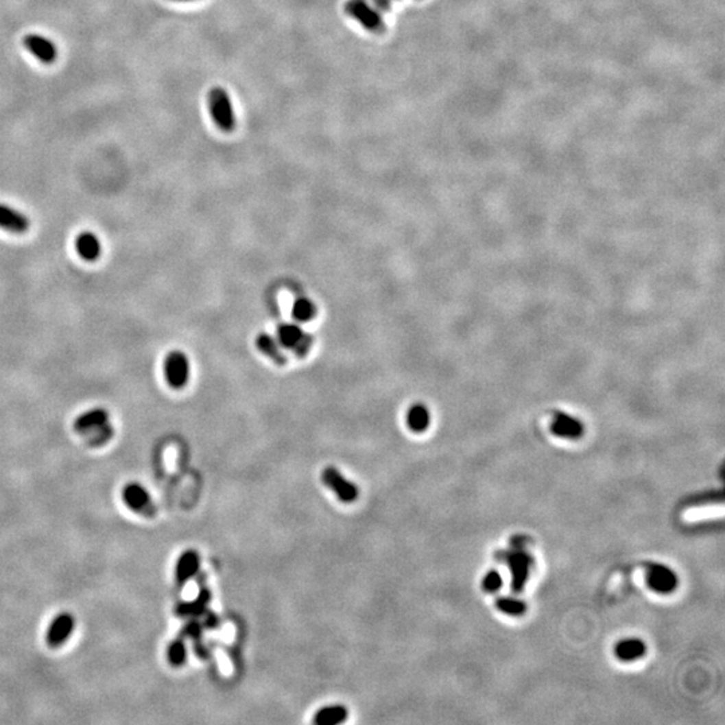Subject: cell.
<instances>
[{
  "instance_id": "obj_1",
  "label": "cell",
  "mask_w": 725,
  "mask_h": 725,
  "mask_svg": "<svg viewBox=\"0 0 725 725\" xmlns=\"http://www.w3.org/2000/svg\"><path fill=\"white\" fill-rule=\"evenodd\" d=\"M207 105L217 128L224 133H231L237 126V117L228 93L221 86L213 88L207 95Z\"/></svg>"
},
{
  "instance_id": "obj_2",
  "label": "cell",
  "mask_w": 725,
  "mask_h": 725,
  "mask_svg": "<svg viewBox=\"0 0 725 725\" xmlns=\"http://www.w3.org/2000/svg\"><path fill=\"white\" fill-rule=\"evenodd\" d=\"M344 11L349 18L360 23L367 32L383 34L385 32V22L381 12L368 0H347Z\"/></svg>"
},
{
  "instance_id": "obj_3",
  "label": "cell",
  "mask_w": 725,
  "mask_h": 725,
  "mask_svg": "<svg viewBox=\"0 0 725 725\" xmlns=\"http://www.w3.org/2000/svg\"><path fill=\"white\" fill-rule=\"evenodd\" d=\"M506 563L512 572L513 590L517 593L523 591L530 578V572H531V567L534 563L532 556L521 548H514L513 551L506 554Z\"/></svg>"
},
{
  "instance_id": "obj_4",
  "label": "cell",
  "mask_w": 725,
  "mask_h": 725,
  "mask_svg": "<svg viewBox=\"0 0 725 725\" xmlns=\"http://www.w3.org/2000/svg\"><path fill=\"white\" fill-rule=\"evenodd\" d=\"M164 375L171 387H185L189 379V360L186 353L180 350L169 352L164 360Z\"/></svg>"
},
{
  "instance_id": "obj_5",
  "label": "cell",
  "mask_w": 725,
  "mask_h": 725,
  "mask_svg": "<svg viewBox=\"0 0 725 725\" xmlns=\"http://www.w3.org/2000/svg\"><path fill=\"white\" fill-rule=\"evenodd\" d=\"M322 482L325 486H328L342 503L350 504L355 503L359 497V489L357 486L348 481L347 478L340 473L336 468L329 466L322 472Z\"/></svg>"
},
{
  "instance_id": "obj_6",
  "label": "cell",
  "mask_w": 725,
  "mask_h": 725,
  "mask_svg": "<svg viewBox=\"0 0 725 725\" xmlns=\"http://www.w3.org/2000/svg\"><path fill=\"white\" fill-rule=\"evenodd\" d=\"M278 342L283 347L298 355L308 353L312 346V337L298 324H283L278 328Z\"/></svg>"
},
{
  "instance_id": "obj_7",
  "label": "cell",
  "mask_w": 725,
  "mask_h": 725,
  "mask_svg": "<svg viewBox=\"0 0 725 725\" xmlns=\"http://www.w3.org/2000/svg\"><path fill=\"white\" fill-rule=\"evenodd\" d=\"M646 580L649 589L658 594H670L678 586V578L676 572L671 568L658 563L649 564Z\"/></svg>"
},
{
  "instance_id": "obj_8",
  "label": "cell",
  "mask_w": 725,
  "mask_h": 725,
  "mask_svg": "<svg viewBox=\"0 0 725 725\" xmlns=\"http://www.w3.org/2000/svg\"><path fill=\"white\" fill-rule=\"evenodd\" d=\"M123 501L133 512L143 513V514L155 513V508L152 505L150 493L143 485L137 482H130L126 485V488L123 489Z\"/></svg>"
},
{
  "instance_id": "obj_9",
  "label": "cell",
  "mask_w": 725,
  "mask_h": 725,
  "mask_svg": "<svg viewBox=\"0 0 725 725\" xmlns=\"http://www.w3.org/2000/svg\"><path fill=\"white\" fill-rule=\"evenodd\" d=\"M75 628L74 617L69 613L58 614L50 623L46 632V643L50 647H60L71 637Z\"/></svg>"
},
{
  "instance_id": "obj_10",
  "label": "cell",
  "mask_w": 725,
  "mask_h": 725,
  "mask_svg": "<svg viewBox=\"0 0 725 725\" xmlns=\"http://www.w3.org/2000/svg\"><path fill=\"white\" fill-rule=\"evenodd\" d=\"M23 45L40 62L53 63L57 60L58 51L56 45L43 35L29 34L23 38Z\"/></svg>"
},
{
  "instance_id": "obj_11",
  "label": "cell",
  "mask_w": 725,
  "mask_h": 725,
  "mask_svg": "<svg viewBox=\"0 0 725 725\" xmlns=\"http://www.w3.org/2000/svg\"><path fill=\"white\" fill-rule=\"evenodd\" d=\"M551 430L559 438L578 440L583 436L584 427H583V423L578 418L559 411L555 414V419L552 422Z\"/></svg>"
},
{
  "instance_id": "obj_12",
  "label": "cell",
  "mask_w": 725,
  "mask_h": 725,
  "mask_svg": "<svg viewBox=\"0 0 725 725\" xmlns=\"http://www.w3.org/2000/svg\"><path fill=\"white\" fill-rule=\"evenodd\" d=\"M199 568H200V556L198 555V552L193 549L185 551L176 562V567H175L176 583L180 587L185 586L198 573Z\"/></svg>"
},
{
  "instance_id": "obj_13",
  "label": "cell",
  "mask_w": 725,
  "mask_h": 725,
  "mask_svg": "<svg viewBox=\"0 0 725 725\" xmlns=\"http://www.w3.org/2000/svg\"><path fill=\"white\" fill-rule=\"evenodd\" d=\"M30 227V219L21 211L0 203V228L22 234Z\"/></svg>"
},
{
  "instance_id": "obj_14",
  "label": "cell",
  "mask_w": 725,
  "mask_h": 725,
  "mask_svg": "<svg viewBox=\"0 0 725 725\" xmlns=\"http://www.w3.org/2000/svg\"><path fill=\"white\" fill-rule=\"evenodd\" d=\"M109 423V412L105 409H93L81 414L74 420V429L78 433L99 430Z\"/></svg>"
},
{
  "instance_id": "obj_15",
  "label": "cell",
  "mask_w": 725,
  "mask_h": 725,
  "mask_svg": "<svg viewBox=\"0 0 725 725\" xmlns=\"http://www.w3.org/2000/svg\"><path fill=\"white\" fill-rule=\"evenodd\" d=\"M614 653L621 661L631 663L645 656L646 645L638 638H626L615 645Z\"/></svg>"
},
{
  "instance_id": "obj_16",
  "label": "cell",
  "mask_w": 725,
  "mask_h": 725,
  "mask_svg": "<svg viewBox=\"0 0 725 725\" xmlns=\"http://www.w3.org/2000/svg\"><path fill=\"white\" fill-rule=\"evenodd\" d=\"M210 600H211L210 590L202 589L195 599L179 604L176 608V614L180 617H192V618L200 617L206 613Z\"/></svg>"
},
{
  "instance_id": "obj_17",
  "label": "cell",
  "mask_w": 725,
  "mask_h": 725,
  "mask_svg": "<svg viewBox=\"0 0 725 725\" xmlns=\"http://www.w3.org/2000/svg\"><path fill=\"white\" fill-rule=\"evenodd\" d=\"M75 249L85 261H95L101 255V242L93 233H81L75 239Z\"/></svg>"
},
{
  "instance_id": "obj_18",
  "label": "cell",
  "mask_w": 725,
  "mask_h": 725,
  "mask_svg": "<svg viewBox=\"0 0 725 725\" xmlns=\"http://www.w3.org/2000/svg\"><path fill=\"white\" fill-rule=\"evenodd\" d=\"M348 719V711L343 705H332L321 708L316 713L313 723L318 725L342 724Z\"/></svg>"
},
{
  "instance_id": "obj_19",
  "label": "cell",
  "mask_w": 725,
  "mask_h": 725,
  "mask_svg": "<svg viewBox=\"0 0 725 725\" xmlns=\"http://www.w3.org/2000/svg\"><path fill=\"white\" fill-rule=\"evenodd\" d=\"M407 426L414 433H423L430 426V411L425 405H414L407 412Z\"/></svg>"
},
{
  "instance_id": "obj_20",
  "label": "cell",
  "mask_w": 725,
  "mask_h": 725,
  "mask_svg": "<svg viewBox=\"0 0 725 725\" xmlns=\"http://www.w3.org/2000/svg\"><path fill=\"white\" fill-rule=\"evenodd\" d=\"M257 346L259 348L261 352H263L266 356H269L272 360L277 361V363H285L286 359H285V355L281 350V344L278 342V339L273 337L272 335L269 333H261L257 339Z\"/></svg>"
},
{
  "instance_id": "obj_21",
  "label": "cell",
  "mask_w": 725,
  "mask_h": 725,
  "mask_svg": "<svg viewBox=\"0 0 725 725\" xmlns=\"http://www.w3.org/2000/svg\"><path fill=\"white\" fill-rule=\"evenodd\" d=\"M316 311L317 309H316V305L312 300L301 297V298L294 301L293 308H292V316H293V318L296 321L307 322V321H311L315 317Z\"/></svg>"
},
{
  "instance_id": "obj_22",
  "label": "cell",
  "mask_w": 725,
  "mask_h": 725,
  "mask_svg": "<svg viewBox=\"0 0 725 725\" xmlns=\"http://www.w3.org/2000/svg\"><path fill=\"white\" fill-rule=\"evenodd\" d=\"M187 660V649L183 638L175 639L168 647V661L172 666H182Z\"/></svg>"
},
{
  "instance_id": "obj_23",
  "label": "cell",
  "mask_w": 725,
  "mask_h": 725,
  "mask_svg": "<svg viewBox=\"0 0 725 725\" xmlns=\"http://www.w3.org/2000/svg\"><path fill=\"white\" fill-rule=\"evenodd\" d=\"M496 606L506 615H521L527 610V604L516 598H500L496 602Z\"/></svg>"
},
{
  "instance_id": "obj_24",
  "label": "cell",
  "mask_w": 725,
  "mask_h": 725,
  "mask_svg": "<svg viewBox=\"0 0 725 725\" xmlns=\"http://www.w3.org/2000/svg\"><path fill=\"white\" fill-rule=\"evenodd\" d=\"M501 586H503V578L496 569L489 571L482 579V589L486 593H496L501 589Z\"/></svg>"
},
{
  "instance_id": "obj_25",
  "label": "cell",
  "mask_w": 725,
  "mask_h": 725,
  "mask_svg": "<svg viewBox=\"0 0 725 725\" xmlns=\"http://www.w3.org/2000/svg\"><path fill=\"white\" fill-rule=\"evenodd\" d=\"M371 4H372L378 11H380L381 14H383V12H388V11H391V8H392V3H391V0H371Z\"/></svg>"
},
{
  "instance_id": "obj_26",
  "label": "cell",
  "mask_w": 725,
  "mask_h": 725,
  "mask_svg": "<svg viewBox=\"0 0 725 725\" xmlns=\"http://www.w3.org/2000/svg\"><path fill=\"white\" fill-rule=\"evenodd\" d=\"M175 1H189V0H175Z\"/></svg>"
}]
</instances>
